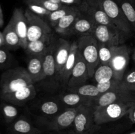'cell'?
Wrapping results in <instances>:
<instances>
[{"instance_id":"obj_1","label":"cell","mask_w":135,"mask_h":134,"mask_svg":"<svg viewBox=\"0 0 135 134\" xmlns=\"http://www.w3.org/2000/svg\"><path fill=\"white\" fill-rule=\"evenodd\" d=\"M33 84L26 68L21 66L9 68L0 78V95L12 93Z\"/></svg>"},{"instance_id":"obj_2","label":"cell","mask_w":135,"mask_h":134,"mask_svg":"<svg viewBox=\"0 0 135 134\" xmlns=\"http://www.w3.org/2000/svg\"><path fill=\"white\" fill-rule=\"evenodd\" d=\"M77 43L79 53L86 64L90 78H92L100 64L98 42L92 34H90L79 37Z\"/></svg>"},{"instance_id":"obj_3","label":"cell","mask_w":135,"mask_h":134,"mask_svg":"<svg viewBox=\"0 0 135 134\" xmlns=\"http://www.w3.org/2000/svg\"><path fill=\"white\" fill-rule=\"evenodd\" d=\"M131 102H117L103 106H96L94 111V123L98 126L114 122L128 114Z\"/></svg>"},{"instance_id":"obj_4","label":"cell","mask_w":135,"mask_h":134,"mask_svg":"<svg viewBox=\"0 0 135 134\" xmlns=\"http://www.w3.org/2000/svg\"><path fill=\"white\" fill-rule=\"evenodd\" d=\"M112 23L130 36L133 31L130 23L117 4L113 0H96Z\"/></svg>"},{"instance_id":"obj_5","label":"cell","mask_w":135,"mask_h":134,"mask_svg":"<svg viewBox=\"0 0 135 134\" xmlns=\"http://www.w3.org/2000/svg\"><path fill=\"white\" fill-rule=\"evenodd\" d=\"M25 14L28 24V42L36 41L53 34L52 28L47 22L29 10L25 9Z\"/></svg>"},{"instance_id":"obj_6","label":"cell","mask_w":135,"mask_h":134,"mask_svg":"<svg viewBox=\"0 0 135 134\" xmlns=\"http://www.w3.org/2000/svg\"><path fill=\"white\" fill-rule=\"evenodd\" d=\"M92 35L98 42L109 46H117L125 43L127 34L116 26L97 24L94 30Z\"/></svg>"},{"instance_id":"obj_7","label":"cell","mask_w":135,"mask_h":134,"mask_svg":"<svg viewBox=\"0 0 135 134\" xmlns=\"http://www.w3.org/2000/svg\"><path fill=\"white\" fill-rule=\"evenodd\" d=\"M112 58L109 66L113 71V78L121 80L130 60V49L126 45L113 46Z\"/></svg>"},{"instance_id":"obj_8","label":"cell","mask_w":135,"mask_h":134,"mask_svg":"<svg viewBox=\"0 0 135 134\" xmlns=\"http://www.w3.org/2000/svg\"><path fill=\"white\" fill-rule=\"evenodd\" d=\"M95 106L94 104L82 105L78 106L73 122L75 133H82L92 130L96 126L94 123Z\"/></svg>"},{"instance_id":"obj_9","label":"cell","mask_w":135,"mask_h":134,"mask_svg":"<svg viewBox=\"0 0 135 134\" xmlns=\"http://www.w3.org/2000/svg\"><path fill=\"white\" fill-rule=\"evenodd\" d=\"M135 102V92L118 89L102 94L94 100V106L96 107L117 102Z\"/></svg>"},{"instance_id":"obj_10","label":"cell","mask_w":135,"mask_h":134,"mask_svg":"<svg viewBox=\"0 0 135 134\" xmlns=\"http://www.w3.org/2000/svg\"><path fill=\"white\" fill-rule=\"evenodd\" d=\"M79 7L80 11L90 16L97 24L115 26L96 0H83Z\"/></svg>"},{"instance_id":"obj_11","label":"cell","mask_w":135,"mask_h":134,"mask_svg":"<svg viewBox=\"0 0 135 134\" xmlns=\"http://www.w3.org/2000/svg\"><path fill=\"white\" fill-rule=\"evenodd\" d=\"M36 90L34 84L25 87L12 93L0 95L2 101L11 103L16 106H22L29 101L32 100L36 95Z\"/></svg>"},{"instance_id":"obj_12","label":"cell","mask_w":135,"mask_h":134,"mask_svg":"<svg viewBox=\"0 0 135 134\" xmlns=\"http://www.w3.org/2000/svg\"><path fill=\"white\" fill-rule=\"evenodd\" d=\"M21 40V48L26 49L28 44V24L25 11L22 8H15L10 19Z\"/></svg>"},{"instance_id":"obj_13","label":"cell","mask_w":135,"mask_h":134,"mask_svg":"<svg viewBox=\"0 0 135 134\" xmlns=\"http://www.w3.org/2000/svg\"><path fill=\"white\" fill-rule=\"evenodd\" d=\"M90 78L86 64L78 50L76 64L68 81L67 88H75L85 84Z\"/></svg>"},{"instance_id":"obj_14","label":"cell","mask_w":135,"mask_h":134,"mask_svg":"<svg viewBox=\"0 0 135 134\" xmlns=\"http://www.w3.org/2000/svg\"><path fill=\"white\" fill-rule=\"evenodd\" d=\"M71 45V43H70L69 41L63 38L57 39L55 51V63L57 79L60 83H61L62 76L70 52Z\"/></svg>"},{"instance_id":"obj_15","label":"cell","mask_w":135,"mask_h":134,"mask_svg":"<svg viewBox=\"0 0 135 134\" xmlns=\"http://www.w3.org/2000/svg\"><path fill=\"white\" fill-rule=\"evenodd\" d=\"M78 106L69 107L57 115L47 124L49 130L52 131H60L70 127L73 124Z\"/></svg>"},{"instance_id":"obj_16","label":"cell","mask_w":135,"mask_h":134,"mask_svg":"<svg viewBox=\"0 0 135 134\" xmlns=\"http://www.w3.org/2000/svg\"><path fill=\"white\" fill-rule=\"evenodd\" d=\"M97 24L88 14L81 11L69 32L68 35H83L92 34Z\"/></svg>"},{"instance_id":"obj_17","label":"cell","mask_w":135,"mask_h":134,"mask_svg":"<svg viewBox=\"0 0 135 134\" xmlns=\"http://www.w3.org/2000/svg\"><path fill=\"white\" fill-rule=\"evenodd\" d=\"M28 56L26 70L33 84L44 80L43 68L44 55H31Z\"/></svg>"},{"instance_id":"obj_18","label":"cell","mask_w":135,"mask_h":134,"mask_svg":"<svg viewBox=\"0 0 135 134\" xmlns=\"http://www.w3.org/2000/svg\"><path fill=\"white\" fill-rule=\"evenodd\" d=\"M56 40L57 39L53 34L38 40L28 42L25 51L28 56L44 55L49 46Z\"/></svg>"},{"instance_id":"obj_19","label":"cell","mask_w":135,"mask_h":134,"mask_svg":"<svg viewBox=\"0 0 135 134\" xmlns=\"http://www.w3.org/2000/svg\"><path fill=\"white\" fill-rule=\"evenodd\" d=\"M57 39L51 43L44 54L43 68L44 79L47 78H57L55 63V51Z\"/></svg>"},{"instance_id":"obj_20","label":"cell","mask_w":135,"mask_h":134,"mask_svg":"<svg viewBox=\"0 0 135 134\" xmlns=\"http://www.w3.org/2000/svg\"><path fill=\"white\" fill-rule=\"evenodd\" d=\"M42 131L34 127L31 122L24 117L17 118L9 127V134H40Z\"/></svg>"},{"instance_id":"obj_21","label":"cell","mask_w":135,"mask_h":134,"mask_svg":"<svg viewBox=\"0 0 135 134\" xmlns=\"http://www.w3.org/2000/svg\"><path fill=\"white\" fill-rule=\"evenodd\" d=\"M80 13L81 11L79 9V7L76 6L74 10L59 20L57 24L54 28L55 31L60 35L68 36L70 30Z\"/></svg>"},{"instance_id":"obj_22","label":"cell","mask_w":135,"mask_h":134,"mask_svg":"<svg viewBox=\"0 0 135 134\" xmlns=\"http://www.w3.org/2000/svg\"><path fill=\"white\" fill-rule=\"evenodd\" d=\"M77 55L78 43L77 41H75V42H73V43H71L70 52L69 54L68 59H67V62H66L65 66L63 76H62V85L67 86L70 77H71V73L73 72V70L75 64H76Z\"/></svg>"},{"instance_id":"obj_23","label":"cell","mask_w":135,"mask_h":134,"mask_svg":"<svg viewBox=\"0 0 135 134\" xmlns=\"http://www.w3.org/2000/svg\"><path fill=\"white\" fill-rule=\"evenodd\" d=\"M59 99L63 104L70 107H76L80 105L88 104L94 105L95 100L71 91L61 94L59 95Z\"/></svg>"},{"instance_id":"obj_24","label":"cell","mask_w":135,"mask_h":134,"mask_svg":"<svg viewBox=\"0 0 135 134\" xmlns=\"http://www.w3.org/2000/svg\"><path fill=\"white\" fill-rule=\"evenodd\" d=\"M3 35L5 40V47L9 51L17 50L21 47L19 37L10 20L4 28Z\"/></svg>"},{"instance_id":"obj_25","label":"cell","mask_w":135,"mask_h":134,"mask_svg":"<svg viewBox=\"0 0 135 134\" xmlns=\"http://www.w3.org/2000/svg\"><path fill=\"white\" fill-rule=\"evenodd\" d=\"M18 110L16 105L2 101L0 103V116L3 120L7 123H11L17 118Z\"/></svg>"},{"instance_id":"obj_26","label":"cell","mask_w":135,"mask_h":134,"mask_svg":"<svg viewBox=\"0 0 135 134\" xmlns=\"http://www.w3.org/2000/svg\"><path fill=\"white\" fill-rule=\"evenodd\" d=\"M113 1L121 9L130 23L133 32L135 33V9L130 0H113Z\"/></svg>"},{"instance_id":"obj_27","label":"cell","mask_w":135,"mask_h":134,"mask_svg":"<svg viewBox=\"0 0 135 134\" xmlns=\"http://www.w3.org/2000/svg\"><path fill=\"white\" fill-rule=\"evenodd\" d=\"M67 91L78 93L84 97L94 99H96L101 95V93L99 91L96 85H91V84H84L81 86L75 88H67Z\"/></svg>"},{"instance_id":"obj_28","label":"cell","mask_w":135,"mask_h":134,"mask_svg":"<svg viewBox=\"0 0 135 134\" xmlns=\"http://www.w3.org/2000/svg\"><path fill=\"white\" fill-rule=\"evenodd\" d=\"M92 78L96 84L105 82L113 78V71L109 65H99Z\"/></svg>"},{"instance_id":"obj_29","label":"cell","mask_w":135,"mask_h":134,"mask_svg":"<svg viewBox=\"0 0 135 134\" xmlns=\"http://www.w3.org/2000/svg\"><path fill=\"white\" fill-rule=\"evenodd\" d=\"M76 6L77 5H65L64 7L58 10L51 12L47 18V23L52 28H54L55 26L57 24L59 20L63 18L66 14L72 11L73 10H74Z\"/></svg>"},{"instance_id":"obj_30","label":"cell","mask_w":135,"mask_h":134,"mask_svg":"<svg viewBox=\"0 0 135 134\" xmlns=\"http://www.w3.org/2000/svg\"><path fill=\"white\" fill-rule=\"evenodd\" d=\"M119 89L135 92V69H133L124 74L119 83Z\"/></svg>"},{"instance_id":"obj_31","label":"cell","mask_w":135,"mask_h":134,"mask_svg":"<svg viewBox=\"0 0 135 134\" xmlns=\"http://www.w3.org/2000/svg\"><path fill=\"white\" fill-rule=\"evenodd\" d=\"M112 47L98 42L99 65H109L113 54Z\"/></svg>"},{"instance_id":"obj_32","label":"cell","mask_w":135,"mask_h":134,"mask_svg":"<svg viewBox=\"0 0 135 134\" xmlns=\"http://www.w3.org/2000/svg\"><path fill=\"white\" fill-rule=\"evenodd\" d=\"M25 2L26 5H27L28 9L29 10L31 11L32 13L39 16L40 17L43 18L44 20H45L47 22V18H48L51 12L44 8L43 7L39 5L38 4L29 1V0H25Z\"/></svg>"},{"instance_id":"obj_33","label":"cell","mask_w":135,"mask_h":134,"mask_svg":"<svg viewBox=\"0 0 135 134\" xmlns=\"http://www.w3.org/2000/svg\"><path fill=\"white\" fill-rule=\"evenodd\" d=\"M13 63V56L5 47H0V70L9 68Z\"/></svg>"},{"instance_id":"obj_34","label":"cell","mask_w":135,"mask_h":134,"mask_svg":"<svg viewBox=\"0 0 135 134\" xmlns=\"http://www.w3.org/2000/svg\"><path fill=\"white\" fill-rule=\"evenodd\" d=\"M59 104L54 101H46L44 102L40 106V110L46 115H54L59 112Z\"/></svg>"},{"instance_id":"obj_35","label":"cell","mask_w":135,"mask_h":134,"mask_svg":"<svg viewBox=\"0 0 135 134\" xmlns=\"http://www.w3.org/2000/svg\"><path fill=\"white\" fill-rule=\"evenodd\" d=\"M119 83V80H117L115 78H112V80L104 83H100L96 84L98 89L100 93L102 94L108 92L109 91L114 90V89H118Z\"/></svg>"},{"instance_id":"obj_36","label":"cell","mask_w":135,"mask_h":134,"mask_svg":"<svg viewBox=\"0 0 135 134\" xmlns=\"http://www.w3.org/2000/svg\"><path fill=\"white\" fill-rule=\"evenodd\" d=\"M29 1L38 4V5L43 7L44 8H45V9H47L50 12L55 11L58 10V9H61V8L65 6V5L51 2L50 0H29Z\"/></svg>"},{"instance_id":"obj_37","label":"cell","mask_w":135,"mask_h":134,"mask_svg":"<svg viewBox=\"0 0 135 134\" xmlns=\"http://www.w3.org/2000/svg\"><path fill=\"white\" fill-rule=\"evenodd\" d=\"M83 0H60V3L65 5H80Z\"/></svg>"},{"instance_id":"obj_38","label":"cell","mask_w":135,"mask_h":134,"mask_svg":"<svg viewBox=\"0 0 135 134\" xmlns=\"http://www.w3.org/2000/svg\"><path fill=\"white\" fill-rule=\"evenodd\" d=\"M128 116H129V120L133 123H135V102L132 104L131 106L129 109V112H128Z\"/></svg>"},{"instance_id":"obj_39","label":"cell","mask_w":135,"mask_h":134,"mask_svg":"<svg viewBox=\"0 0 135 134\" xmlns=\"http://www.w3.org/2000/svg\"><path fill=\"white\" fill-rule=\"evenodd\" d=\"M100 130V126L96 125L94 127L90 130V131L85 133H74L73 134H98V132Z\"/></svg>"},{"instance_id":"obj_40","label":"cell","mask_w":135,"mask_h":134,"mask_svg":"<svg viewBox=\"0 0 135 134\" xmlns=\"http://www.w3.org/2000/svg\"><path fill=\"white\" fill-rule=\"evenodd\" d=\"M4 25V17L2 9L0 6V28H2Z\"/></svg>"},{"instance_id":"obj_41","label":"cell","mask_w":135,"mask_h":134,"mask_svg":"<svg viewBox=\"0 0 135 134\" xmlns=\"http://www.w3.org/2000/svg\"><path fill=\"white\" fill-rule=\"evenodd\" d=\"M5 47V40H4L3 32H0V47Z\"/></svg>"},{"instance_id":"obj_42","label":"cell","mask_w":135,"mask_h":134,"mask_svg":"<svg viewBox=\"0 0 135 134\" xmlns=\"http://www.w3.org/2000/svg\"><path fill=\"white\" fill-rule=\"evenodd\" d=\"M50 1L53 3H57V4H61L60 3V0H50Z\"/></svg>"},{"instance_id":"obj_43","label":"cell","mask_w":135,"mask_h":134,"mask_svg":"<svg viewBox=\"0 0 135 134\" xmlns=\"http://www.w3.org/2000/svg\"><path fill=\"white\" fill-rule=\"evenodd\" d=\"M132 58H133V60L135 61V48L134 49V51H133V55H132Z\"/></svg>"},{"instance_id":"obj_44","label":"cell","mask_w":135,"mask_h":134,"mask_svg":"<svg viewBox=\"0 0 135 134\" xmlns=\"http://www.w3.org/2000/svg\"><path fill=\"white\" fill-rule=\"evenodd\" d=\"M130 1H131V2L132 5H133V7H134L135 9V0H130Z\"/></svg>"},{"instance_id":"obj_45","label":"cell","mask_w":135,"mask_h":134,"mask_svg":"<svg viewBox=\"0 0 135 134\" xmlns=\"http://www.w3.org/2000/svg\"><path fill=\"white\" fill-rule=\"evenodd\" d=\"M128 134H135V131H132V132L129 133H128Z\"/></svg>"}]
</instances>
